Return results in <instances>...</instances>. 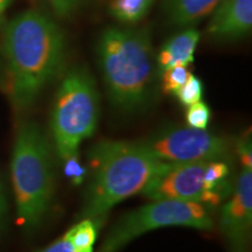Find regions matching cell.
Returning <instances> with one entry per match:
<instances>
[{
  "mask_svg": "<svg viewBox=\"0 0 252 252\" xmlns=\"http://www.w3.org/2000/svg\"><path fill=\"white\" fill-rule=\"evenodd\" d=\"M212 208L198 202L156 200L119 220L106 235L98 252H118L139 236L165 226L212 230Z\"/></svg>",
  "mask_w": 252,
  "mask_h": 252,
  "instance_id": "8992f818",
  "label": "cell"
},
{
  "mask_svg": "<svg viewBox=\"0 0 252 252\" xmlns=\"http://www.w3.org/2000/svg\"><path fill=\"white\" fill-rule=\"evenodd\" d=\"M252 28V0H222L213 12L208 35L217 41L238 40Z\"/></svg>",
  "mask_w": 252,
  "mask_h": 252,
  "instance_id": "30bf717a",
  "label": "cell"
},
{
  "mask_svg": "<svg viewBox=\"0 0 252 252\" xmlns=\"http://www.w3.org/2000/svg\"><path fill=\"white\" fill-rule=\"evenodd\" d=\"M98 119L96 82L86 68L71 69L60 84L50 117L56 154L62 161L77 154L82 141L94 134Z\"/></svg>",
  "mask_w": 252,
  "mask_h": 252,
  "instance_id": "5b68a950",
  "label": "cell"
},
{
  "mask_svg": "<svg viewBox=\"0 0 252 252\" xmlns=\"http://www.w3.org/2000/svg\"><path fill=\"white\" fill-rule=\"evenodd\" d=\"M207 165L208 162H162L141 194L153 201L176 200L209 206L203 188Z\"/></svg>",
  "mask_w": 252,
  "mask_h": 252,
  "instance_id": "ba28073f",
  "label": "cell"
},
{
  "mask_svg": "<svg viewBox=\"0 0 252 252\" xmlns=\"http://www.w3.org/2000/svg\"><path fill=\"white\" fill-rule=\"evenodd\" d=\"M210 119H212V111H210L209 106L202 100L188 106L187 113H186V121L190 127L206 130Z\"/></svg>",
  "mask_w": 252,
  "mask_h": 252,
  "instance_id": "e0dca14e",
  "label": "cell"
},
{
  "mask_svg": "<svg viewBox=\"0 0 252 252\" xmlns=\"http://www.w3.org/2000/svg\"><path fill=\"white\" fill-rule=\"evenodd\" d=\"M12 182L19 222L33 231L48 213L54 194L49 143L36 123L19 125L12 156Z\"/></svg>",
  "mask_w": 252,
  "mask_h": 252,
  "instance_id": "277c9868",
  "label": "cell"
},
{
  "mask_svg": "<svg viewBox=\"0 0 252 252\" xmlns=\"http://www.w3.org/2000/svg\"><path fill=\"white\" fill-rule=\"evenodd\" d=\"M189 75H190V71L184 65H175V67L166 69L165 71L160 74L162 91L167 94H174L175 96V94L187 81Z\"/></svg>",
  "mask_w": 252,
  "mask_h": 252,
  "instance_id": "9a60e30c",
  "label": "cell"
},
{
  "mask_svg": "<svg viewBox=\"0 0 252 252\" xmlns=\"http://www.w3.org/2000/svg\"><path fill=\"white\" fill-rule=\"evenodd\" d=\"M64 162V173L68 179H70L74 185H81L88 175V169L82 166L78 160V156H71L63 160Z\"/></svg>",
  "mask_w": 252,
  "mask_h": 252,
  "instance_id": "ac0fdd59",
  "label": "cell"
},
{
  "mask_svg": "<svg viewBox=\"0 0 252 252\" xmlns=\"http://www.w3.org/2000/svg\"><path fill=\"white\" fill-rule=\"evenodd\" d=\"M97 56L113 106L134 112L149 105L157 62L147 28L106 27L99 36Z\"/></svg>",
  "mask_w": 252,
  "mask_h": 252,
  "instance_id": "7a4b0ae2",
  "label": "cell"
},
{
  "mask_svg": "<svg viewBox=\"0 0 252 252\" xmlns=\"http://www.w3.org/2000/svg\"><path fill=\"white\" fill-rule=\"evenodd\" d=\"M6 212H7V203H6V197L2 190V187L0 186V226L4 223L6 217Z\"/></svg>",
  "mask_w": 252,
  "mask_h": 252,
  "instance_id": "7402d4cb",
  "label": "cell"
},
{
  "mask_svg": "<svg viewBox=\"0 0 252 252\" xmlns=\"http://www.w3.org/2000/svg\"><path fill=\"white\" fill-rule=\"evenodd\" d=\"M252 225V169L243 168L231 197L222 207L220 229L231 252H248Z\"/></svg>",
  "mask_w": 252,
  "mask_h": 252,
  "instance_id": "9c48e42d",
  "label": "cell"
},
{
  "mask_svg": "<svg viewBox=\"0 0 252 252\" xmlns=\"http://www.w3.org/2000/svg\"><path fill=\"white\" fill-rule=\"evenodd\" d=\"M89 0H49L54 13L60 18L70 17Z\"/></svg>",
  "mask_w": 252,
  "mask_h": 252,
  "instance_id": "d6986e66",
  "label": "cell"
},
{
  "mask_svg": "<svg viewBox=\"0 0 252 252\" xmlns=\"http://www.w3.org/2000/svg\"><path fill=\"white\" fill-rule=\"evenodd\" d=\"M200 39L201 33L193 27H188L187 30L171 37L157 55L156 62L159 74L175 65L188 67L193 63L195 50Z\"/></svg>",
  "mask_w": 252,
  "mask_h": 252,
  "instance_id": "8fae6325",
  "label": "cell"
},
{
  "mask_svg": "<svg viewBox=\"0 0 252 252\" xmlns=\"http://www.w3.org/2000/svg\"><path fill=\"white\" fill-rule=\"evenodd\" d=\"M222 0H165L162 9L173 25L191 27L213 14Z\"/></svg>",
  "mask_w": 252,
  "mask_h": 252,
  "instance_id": "7c38bea8",
  "label": "cell"
},
{
  "mask_svg": "<svg viewBox=\"0 0 252 252\" xmlns=\"http://www.w3.org/2000/svg\"><path fill=\"white\" fill-rule=\"evenodd\" d=\"M65 49L62 30L42 12L28 9L9 21L4 33V53L15 109L24 111L33 106L61 71Z\"/></svg>",
  "mask_w": 252,
  "mask_h": 252,
  "instance_id": "6da1fadb",
  "label": "cell"
},
{
  "mask_svg": "<svg viewBox=\"0 0 252 252\" xmlns=\"http://www.w3.org/2000/svg\"><path fill=\"white\" fill-rule=\"evenodd\" d=\"M141 143L162 162H228L231 158L225 139L190 126L163 128Z\"/></svg>",
  "mask_w": 252,
  "mask_h": 252,
  "instance_id": "52a82bcc",
  "label": "cell"
},
{
  "mask_svg": "<svg viewBox=\"0 0 252 252\" xmlns=\"http://www.w3.org/2000/svg\"><path fill=\"white\" fill-rule=\"evenodd\" d=\"M156 0H108V9L118 23L132 26L149 14Z\"/></svg>",
  "mask_w": 252,
  "mask_h": 252,
  "instance_id": "4fadbf2b",
  "label": "cell"
},
{
  "mask_svg": "<svg viewBox=\"0 0 252 252\" xmlns=\"http://www.w3.org/2000/svg\"><path fill=\"white\" fill-rule=\"evenodd\" d=\"M88 158L93 173L81 217L94 220L125 198L141 193L162 165L141 141L102 140L88 151Z\"/></svg>",
  "mask_w": 252,
  "mask_h": 252,
  "instance_id": "3957f363",
  "label": "cell"
},
{
  "mask_svg": "<svg viewBox=\"0 0 252 252\" xmlns=\"http://www.w3.org/2000/svg\"><path fill=\"white\" fill-rule=\"evenodd\" d=\"M12 0H0V20L4 17L5 12L7 11L9 4H11Z\"/></svg>",
  "mask_w": 252,
  "mask_h": 252,
  "instance_id": "603a6c76",
  "label": "cell"
},
{
  "mask_svg": "<svg viewBox=\"0 0 252 252\" xmlns=\"http://www.w3.org/2000/svg\"><path fill=\"white\" fill-rule=\"evenodd\" d=\"M98 232V220L83 219L64 234L76 252H94Z\"/></svg>",
  "mask_w": 252,
  "mask_h": 252,
  "instance_id": "5bb4252c",
  "label": "cell"
},
{
  "mask_svg": "<svg viewBox=\"0 0 252 252\" xmlns=\"http://www.w3.org/2000/svg\"><path fill=\"white\" fill-rule=\"evenodd\" d=\"M236 151H237L243 168L252 169V151L250 139H248V138L238 139L236 141Z\"/></svg>",
  "mask_w": 252,
  "mask_h": 252,
  "instance_id": "ffe728a7",
  "label": "cell"
},
{
  "mask_svg": "<svg viewBox=\"0 0 252 252\" xmlns=\"http://www.w3.org/2000/svg\"><path fill=\"white\" fill-rule=\"evenodd\" d=\"M39 252H76L75 249L72 248L70 242L63 236L62 238H59L54 243H52L48 247L43 249Z\"/></svg>",
  "mask_w": 252,
  "mask_h": 252,
  "instance_id": "44dd1931",
  "label": "cell"
},
{
  "mask_svg": "<svg viewBox=\"0 0 252 252\" xmlns=\"http://www.w3.org/2000/svg\"><path fill=\"white\" fill-rule=\"evenodd\" d=\"M179 102L185 106H190L193 104L201 102L203 96V83L200 78L190 74L185 84L175 94Z\"/></svg>",
  "mask_w": 252,
  "mask_h": 252,
  "instance_id": "2e32d148",
  "label": "cell"
}]
</instances>
